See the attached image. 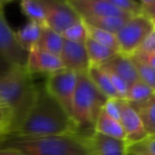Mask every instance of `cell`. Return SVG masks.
Returning <instances> with one entry per match:
<instances>
[{"label":"cell","mask_w":155,"mask_h":155,"mask_svg":"<svg viewBox=\"0 0 155 155\" xmlns=\"http://www.w3.org/2000/svg\"><path fill=\"white\" fill-rule=\"evenodd\" d=\"M74 133L79 132L72 118L41 86L38 87L34 105L12 134L50 136Z\"/></svg>","instance_id":"cell-1"},{"label":"cell","mask_w":155,"mask_h":155,"mask_svg":"<svg viewBox=\"0 0 155 155\" xmlns=\"http://www.w3.org/2000/svg\"><path fill=\"white\" fill-rule=\"evenodd\" d=\"M0 149L22 155H91L88 136L80 133L50 136L9 134L0 137Z\"/></svg>","instance_id":"cell-2"},{"label":"cell","mask_w":155,"mask_h":155,"mask_svg":"<svg viewBox=\"0 0 155 155\" xmlns=\"http://www.w3.org/2000/svg\"><path fill=\"white\" fill-rule=\"evenodd\" d=\"M38 87L33 81V75L28 72L26 67L21 66H14L0 80V104L5 106L12 115V133L16 131L34 105Z\"/></svg>","instance_id":"cell-3"},{"label":"cell","mask_w":155,"mask_h":155,"mask_svg":"<svg viewBox=\"0 0 155 155\" xmlns=\"http://www.w3.org/2000/svg\"><path fill=\"white\" fill-rule=\"evenodd\" d=\"M106 100L107 98L98 91L87 73H78L72 102V120L79 133L85 136L94 133L96 121Z\"/></svg>","instance_id":"cell-4"},{"label":"cell","mask_w":155,"mask_h":155,"mask_svg":"<svg viewBox=\"0 0 155 155\" xmlns=\"http://www.w3.org/2000/svg\"><path fill=\"white\" fill-rule=\"evenodd\" d=\"M154 30L152 21L142 15L130 18L120 31L116 34L119 44V53L131 58L136 53L140 44Z\"/></svg>","instance_id":"cell-5"},{"label":"cell","mask_w":155,"mask_h":155,"mask_svg":"<svg viewBox=\"0 0 155 155\" xmlns=\"http://www.w3.org/2000/svg\"><path fill=\"white\" fill-rule=\"evenodd\" d=\"M77 80L78 73L67 69H62L58 72L48 75L44 85L46 91L66 110L71 118Z\"/></svg>","instance_id":"cell-6"},{"label":"cell","mask_w":155,"mask_h":155,"mask_svg":"<svg viewBox=\"0 0 155 155\" xmlns=\"http://www.w3.org/2000/svg\"><path fill=\"white\" fill-rule=\"evenodd\" d=\"M5 1L0 0V58L15 66L26 67L28 52L19 45L16 34L8 24L5 15Z\"/></svg>","instance_id":"cell-7"},{"label":"cell","mask_w":155,"mask_h":155,"mask_svg":"<svg viewBox=\"0 0 155 155\" xmlns=\"http://www.w3.org/2000/svg\"><path fill=\"white\" fill-rule=\"evenodd\" d=\"M45 3L47 10L46 27L60 34L72 25L82 20L68 1L45 0Z\"/></svg>","instance_id":"cell-8"},{"label":"cell","mask_w":155,"mask_h":155,"mask_svg":"<svg viewBox=\"0 0 155 155\" xmlns=\"http://www.w3.org/2000/svg\"><path fill=\"white\" fill-rule=\"evenodd\" d=\"M81 19H91L105 16L132 18L133 16L117 9L110 0H68Z\"/></svg>","instance_id":"cell-9"},{"label":"cell","mask_w":155,"mask_h":155,"mask_svg":"<svg viewBox=\"0 0 155 155\" xmlns=\"http://www.w3.org/2000/svg\"><path fill=\"white\" fill-rule=\"evenodd\" d=\"M120 118L119 122L127 137V143H134L147 137V132L137 110L127 100L119 99Z\"/></svg>","instance_id":"cell-10"},{"label":"cell","mask_w":155,"mask_h":155,"mask_svg":"<svg viewBox=\"0 0 155 155\" xmlns=\"http://www.w3.org/2000/svg\"><path fill=\"white\" fill-rule=\"evenodd\" d=\"M26 69L30 74H52L64 69L60 56L37 48L28 52Z\"/></svg>","instance_id":"cell-11"},{"label":"cell","mask_w":155,"mask_h":155,"mask_svg":"<svg viewBox=\"0 0 155 155\" xmlns=\"http://www.w3.org/2000/svg\"><path fill=\"white\" fill-rule=\"evenodd\" d=\"M60 58L64 69L71 70L75 73H87V70L91 66L85 44L65 41Z\"/></svg>","instance_id":"cell-12"},{"label":"cell","mask_w":155,"mask_h":155,"mask_svg":"<svg viewBox=\"0 0 155 155\" xmlns=\"http://www.w3.org/2000/svg\"><path fill=\"white\" fill-rule=\"evenodd\" d=\"M91 155H127V142L94 132L88 136Z\"/></svg>","instance_id":"cell-13"},{"label":"cell","mask_w":155,"mask_h":155,"mask_svg":"<svg viewBox=\"0 0 155 155\" xmlns=\"http://www.w3.org/2000/svg\"><path fill=\"white\" fill-rule=\"evenodd\" d=\"M101 66L116 73L118 77H120L122 80H124L129 84V86L139 80L132 58L122 55L120 53L115 54L110 60H108L105 64L101 65Z\"/></svg>","instance_id":"cell-14"},{"label":"cell","mask_w":155,"mask_h":155,"mask_svg":"<svg viewBox=\"0 0 155 155\" xmlns=\"http://www.w3.org/2000/svg\"><path fill=\"white\" fill-rule=\"evenodd\" d=\"M87 75L104 97L107 99H119L107 71L102 66H91L87 70Z\"/></svg>","instance_id":"cell-15"},{"label":"cell","mask_w":155,"mask_h":155,"mask_svg":"<svg viewBox=\"0 0 155 155\" xmlns=\"http://www.w3.org/2000/svg\"><path fill=\"white\" fill-rule=\"evenodd\" d=\"M94 132L101 134L103 136H106V137L123 140V141L127 142L125 133L123 131L122 125L120 124V122L118 120L110 118L103 110L98 116L95 127H94Z\"/></svg>","instance_id":"cell-16"},{"label":"cell","mask_w":155,"mask_h":155,"mask_svg":"<svg viewBox=\"0 0 155 155\" xmlns=\"http://www.w3.org/2000/svg\"><path fill=\"white\" fill-rule=\"evenodd\" d=\"M43 26L34 21L29 20L26 25L21 27L17 32H15L19 45L26 50L27 52L35 49L39 41L43 31Z\"/></svg>","instance_id":"cell-17"},{"label":"cell","mask_w":155,"mask_h":155,"mask_svg":"<svg viewBox=\"0 0 155 155\" xmlns=\"http://www.w3.org/2000/svg\"><path fill=\"white\" fill-rule=\"evenodd\" d=\"M65 39L60 33L55 32L48 27H44L41 31V35L36 48L43 51L49 52L54 55L60 56L63 49Z\"/></svg>","instance_id":"cell-18"},{"label":"cell","mask_w":155,"mask_h":155,"mask_svg":"<svg viewBox=\"0 0 155 155\" xmlns=\"http://www.w3.org/2000/svg\"><path fill=\"white\" fill-rule=\"evenodd\" d=\"M85 48H86L91 66H101V65L105 64L108 60H110L115 54H117L113 50L108 49L107 47L101 45V44L96 43L89 37H87L86 41H85Z\"/></svg>","instance_id":"cell-19"},{"label":"cell","mask_w":155,"mask_h":155,"mask_svg":"<svg viewBox=\"0 0 155 155\" xmlns=\"http://www.w3.org/2000/svg\"><path fill=\"white\" fill-rule=\"evenodd\" d=\"M20 9L30 21L46 27L47 10L45 0H22L20 2Z\"/></svg>","instance_id":"cell-20"},{"label":"cell","mask_w":155,"mask_h":155,"mask_svg":"<svg viewBox=\"0 0 155 155\" xmlns=\"http://www.w3.org/2000/svg\"><path fill=\"white\" fill-rule=\"evenodd\" d=\"M132 104V103H131ZM139 114L148 136L155 135V96L143 103L132 104Z\"/></svg>","instance_id":"cell-21"},{"label":"cell","mask_w":155,"mask_h":155,"mask_svg":"<svg viewBox=\"0 0 155 155\" xmlns=\"http://www.w3.org/2000/svg\"><path fill=\"white\" fill-rule=\"evenodd\" d=\"M129 19L130 18L118 17V16H105V17H97L82 20L87 25H91V26L101 29V30L107 31L113 34H117Z\"/></svg>","instance_id":"cell-22"},{"label":"cell","mask_w":155,"mask_h":155,"mask_svg":"<svg viewBox=\"0 0 155 155\" xmlns=\"http://www.w3.org/2000/svg\"><path fill=\"white\" fill-rule=\"evenodd\" d=\"M85 27H86L87 37L95 41L96 43L105 46V47L113 50L116 53H119V44L118 41H117L116 34H113V33H110L107 31L98 29L96 27H93L87 24H85Z\"/></svg>","instance_id":"cell-23"},{"label":"cell","mask_w":155,"mask_h":155,"mask_svg":"<svg viewBox=\"0 0 155 155\" xmlns=\"http://www.w3.org/2000/svg\"><path fill=\"white\" fill-rule=\"evenodd\" d=\"M153 96H155L154 89L149 85H147L146 83H143L142 81L138 80L129 86V91H127L125 100H127L132 104H138L148 101Z\"/></svg>","instance_id":"cell-24"},{"label":"cell","mask_w":155,"mask_h":155,"mask_svg":"<svg viewBox=\"0 0 155 155\" xmlns=\"http://www.w3.org/2000/svg\"><path fill=\"white\" fill-rule=\"evenodd\" d=\"M127 155H155V136H147L144 139L127 144Z\"/></svg>","instance_id":"cell-25"},{"label":"cell","mask_w":155,"mask_h":155,"mask_svg":"<svg viewBox=\"0 0 155 155\" xmlns=\"http://www.w3.org/2000/svg\"><path fill=\"white\" fill-rule=\"evenodd\" d=\"M131 58L135 66L138 79L155 91V69L136 56H131Z\"/></svg>","instance_id":"cell-26"},{"label":"cell","mask_w":155,"mask_h":155,"mask_svg":"<svg viewBox=\"0 0 155 155\" xmlns=\"http://www.w3.org/2000/svg\"><path fill=\"white\" fill-rule=\"evenodd\" d=\"M61 35H62L65 41L78 44H85V41L87 39V32L84 21L80 20L77 24L72 25L68 29H66Z\"/></svg>","instance_id":"cell-27"},{"label":"cell","mask_w":155,"mask_h":155,"mask_svg":"<svg viewBox=\"0 0 155 155\" xmlns=\"http://www.w3.org/2000/svg\"><path fill=\"white\" fill-rule=\"evenodd\" d=\"M110 2L120 11L129 14L131 16L140 15V2L134 0H110Z\"/></svg>","instance_id":"cell-28"},{"label":"cell","mask_w":155,"mask_h":155,"mask_svg":"<svg viewBox=\"0 0 155 155\" xmlns=\"http://www.w3.org/2000/svg\"><path fill=\"white\" fill-rule=\"evenodd\" d=\"M13 131V119L10 110L0 104V137L9 135Z\"/></svg>","instance_id":"cell-29"},{"label":"cell","mask_w":155,"mask_h":155,"mask_svg":"<svg viewBox=\"0 0 155 155\" xmlns=\"http://www.w3.org/2000/svg\"><path fill=\"white\" fill-rule=\"evenodd\" d=\"M104 69L107 71L108 75H110V81H112V84H113V86H114L115 91H116L117 95H118L119 99L125 100L127 99V91H129V84H127L124 80H122L120 77H118L116 73L113 72V71L108 70V69H106V68H104Z\"/></svg>","instance_id":"cell-30"},{"label":"cell","mask_w":155,"mask_h":155,"mask_svg":"<svg viewBox=\"0 0 155 155\" xmlns=\"http://www.w3.org/2000/svg\"><path fill=\"white\" fill-rule=\"evenodd\" d=\"M155 53V29L142 41L135 54H152ZM134 54V55H135Z\"/></svg>","instance_id":"cell-31"},{"label":"cell","mask_w":155,"mask_h":155,"mask_svg":"<svg viewBox=\"0 0 155 155\" xmlns=\"http://www.w3.org/2000/svg\"><path fill=\"white\" fill-rule=\"evenodd\" d=\"M103 110L110 118L118 120L120 118V108H119V99H107L103 106Z\"/></svg>","instance_id":"cell-32"},{"label":"cell","mask_w":155,"mask_h":155,"mask_svg":"<svg viewBox=\"0 0 155 155\" xmlns=\"http://www.w3.org/2000/svg\"><path fill=\"white\" fill-rule=\"evenodd\" d=\"M140 15L146 17L150 21L155 20V0H143L140 1Z\"/></svg>","instance_id":"cell-33"},{"label":"cell","mask_w":155,"mask_h":155,"mask_svg":"<svg viewBox=\"0 0 155 155\" xmlns=\"http://www.w3.org/2000/svg\"><path fill=\"white\" fill-rule=\"evenodd\" d=\"M14 66L15 65H13L12 63L8 62V61L3 60V58H0V80L3 77H5L13 69Z\"/></svg>","instance_id":"cell-34"},{"label":"cell","mask_w":155,"mask_h":155,"mask_svg":"<svg viewBox=\"0 0 155 155\" xmlns=\"http://www.w3.org/2000/svg\"><path fill=\"white\" fill-rule=\"evenodd\" d=\"M133 56L140 58L141 61H143L144 63H147L148 65H150L152 68L155 69V53L152 54H135Z\"/></svg>","instance_id":"cell-35"},{"label":"cell","mask_w":155,"mask_h":155,"mask_svg":"<svg viewBox=\"0 0 155 155\" xmlns=\"http://www.w3.org/2000/svg\"><path fill=\"white\" fill-rule=\"evenodd\" d=\"M0 155H22L18 152L11 150H5V149H0Z\"/></svg>","instance_id":"cell-36"},{"label":"cell","mask_w":155,"mask_h":155,"mask_svg":"<svg viewBox=\"0 0 155 155\" xmlns=\"http://www.w3.org/2000/svg\"><path fill=\"white\" fill-rule=\"evenodd\" d=\"M152 24H153V26H155V20H154V21L152 22Z\"/></svg>","instance_id":"cell-37"},{"label":"cell","mask_w":155,"mask_h":155,"mask_svg":"<svg viewBox=\"0 0 155 155\" xmlns=\"http://www.w3.org/2000/svg\"><path fill=\"white\" fill-rule=\"evenodd\" d=\"M154 29H155V26H154Z\"/></svg>","instance_id":"cell-38"},{"label":"cell","mask_w":155,"mask_h":155,"mask_svg":"<svg viewBox=\"0 0 155 155\" xmlns=\"http://www.w3.org/2000/svg\"><path fill=\"white\" fill-rule=\"evenodd\" d=\"M154 136H155V135H154Z\"/></svg>","instance_id":"cell-39"}]
</instances>
